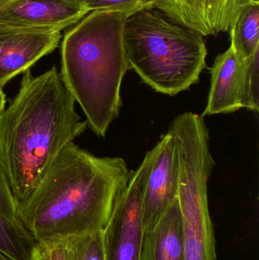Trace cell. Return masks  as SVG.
<instances>
[{"mask_svg":"<svg viewBox=\"0 0 259 260\" xmlns=\"http://www.w3.org/2000/svg\"><path fill=\"white\" fill-rule=\"evenodd\" d=\"M61 37L60 30L0 24V89L57 48Z\"/></svg>","mask_w":259,"mask_h":260,"instance_id":"cell-9","label":"cell"},{"mask_svg":"<svg viewBox=\"0 0 259 260\" xmlns=\"http://www.w3.org/2000/svg\"><path fill=\"white\" fill-rule=\"evenodd\" d=\"M88 13L85 3L77 0H15L0 5V24L61 31Z\"/></svg>","mask_w":259,"mask_h":260,"instance_id":"cell-10","label":"cell"},{"mask_svg":"<svg viewBox=\"0 0 259 260\" xmlns=\"http://www.w3.org/2000/svg\"><path fill=\"white\" fill-rule=\"evenodd\" d=\"M77 1L82 2V3H84V2L85 1V0H77Z\"/></svg>","mask_w":259,"mask_h":260,"instance_id":"cell-24","label":"cell"},{"mask_svg":"<svg viewBox=\"0 0 259 260\" xmlns=\"http://www.w3.org/2000/svg\"><path fill=\"white\" fill-rule=\"evenodd\" d=\"M6 96L3 90L0 89V113L3 112L6 108Z\"/></svg>","mask_w":259,"mask_h":260,"instance_id":"cell-21","label":"cell"},{"mask_svg":"<svg viewBox=\"0 0 259 260\" xmlns=\"http://www.w3.org/2000/svg\"><path fill=\"white\" fill-rule=\"evenodd\" d=\"M243 64L232 47L215 58L211 70V86L204 116L230 114L239 111Z\"/></svg>","mask_w":259,"mask_h":260,"instance_id":"cell-11","label":"cell"},{"mask_svg":"<svg viewBox=\"0 0 259 260\" xmlns=\"http://www.w3.org/2000/svg\"><path fill=\"white\" fill-rule=\"evenodd\" d=\"M183 254V226L177 199L158 224L144 232L139 260H184Z\"/></svg>","mask_w":259,"mask_h":260,"instance_id":"cell-12","label":"cell"},{"mask_svg":"<svg viewBox=\"0 0 259 260\" xmlns=\"http://www.w3.org/2000/svg\"><path fill=\"white\" fill-rule=\"evenodd\" d=\"M126 10H94L65 34L60 74L88 126L105 137L120 115L121 85L129 70L124 44Z\"/></svg>","mask_w":259,"mask_h":260,"instance_id":"cell-3","label":"cell"},{"mask_svg":"<svg viewBox=\"0 0 259 260\" xmlns=\"http://www.w3.org/2000/svg\"><path fill=\"white\" fill-rule=\"evenodd\" d=\"M23 74L18 93L0 113V161L16 206L88 126L55 66L40 76Z\"/></svg>","mask_w":259,"mask_h":260,"instance_id":"cell-2","label":"cell"},{"mask_svg":"<svg viewBox=\"0 0 259 260\" xmlns=\"http://www.w3.org/2000/svg\"><path fill=\"white\" fill-rule=\"evenodd\" d=\"M255 0H150L154 9L173 22L211 36L230 32L243 10Z\"/></svg>","mask_w":259,"mask_h":260,"instance_id":"cell-8","label":"cell"},{"mask_svg":"<svg viewBox=\"0 0 259 260\" xmlns=\"http://www.w3.org/2000/svg\"><path fill=\"white\" fill-rule=\"evenodd\" d=\"M15 0H0V5L6 4V3H12Z\"/></svg>","mask_w":259,"mask_h":260,"instance_id":"cell-22","label":"cell"},{"mask_svg":"<svg viewBox=\"0 0 259 260\" xmlns=\"http://www.w3.org/2000/svg\"><path fill=\"white\" fill-rule=\"evenodd\" d=\"M36 244L18 220L0 212V253L10 260H32Z\"/></svg>","mask_w":259,"mask_h":260,"instance_id":"cell-14","label":"cell"},{"mask_svg":"<svg viewBox=\"0 0 259 260\" xmlns=\"http://www.w3.org/2000/svg\"><path fill=\"white\" fill-rule=\"evenodd\" d=\"M124 44L129 70L157 92L174 96L199 82L208 55L203 36L142 9L126 19Z\"/></svg>","mask_w":259,"mask_h":260,"instance_id":"cell-4","label":"cell"},{"mask_svg":"<svg viewBox=\"0 0 259 260\" xmlns=\"http://www.w3.org/2000/svg\"><path fill=\"white\" fill-rule=\"evenodd\" d=\"M66 260H105L103 231L65 240Z\"/></svg>","mask_w":259,"mask_h":260,"instance_id":"cell-15","label":"cell"},{"mask_svg":"<svg viewBox=\"0 0 259 260\" xmlns=\"http://www.w3.org/2000/svg\"><path fill=\"white\" fill-rule=\"evenodd\" d=\"M130 174L122 157H97L71 142L17 206L16 218L44 246L103 231Z\"/></svg>","mask_w":259,"mask_h":260,"instance_id":"cell-1","label":"cell"},{"mask_svg":"<svg viewBox=\"0 0 259 260\" xmlns=\"http://www.w3.org/2000/svg\"><path fill=\"white\" fill-rule=\"evenodd\" d=\"M84 3L89 12L106 9L135 12L140 9L153 8L150 0H85Z\"/></svg>","mask_w":259,"mask_h":260,"instance_id":"cell-17","label":"cell"},{"mask_svg":"<svg viewBox=\"0 0 259 260\" xmlns=\"http://www.w3.org/2000/svg\"><path fill=\"white\" fill-rule=\"evenodd\" d=\"M155 160L146 180L141 215L144 232L153 229L178 199L179 155L171 132L161 136L155 147Z\"/></svg>","mask_w":259,"mask_h":260,"instance_id":"cell-7","label":"cell"},{"mask_svg":"<svg viewBox=\"0 0 259 260\" xmlns=\"http://www.w3.org/2000/svg\"><path fill=\"white\" fill-rule=\"evenodd\" d=\"M0 260H10L9 258L6 257V256L3 254V253H0Z\"/></svg>","mask_w":259,"mask_h":260,"instance_id":"cell-23","label":"cell"},{"mask_svg":"<svg viewBox=\"0 0 259 260\" xmlns=\"http://www.w3.org/2000/svg\"><path fill=\"white\" fill-rule=\"evenodd\" d=\"M230 33L231 46L240 62L259 53L258 0H255L242 12Z\"/></svg>","mask_w":259,"mask_h":260,"instance_id":"cell-13","label":"cell"},{"mask_svg":"<svg viewBox=\"0 0 259 260\" xmlns=\"http://www.w3.org/2000/svg\"><path fill=\"white\" fill-rule=\"evenodd\" d=\"M32 260H50V255H49L47 247L42 244H36Z\"/></svg>","mask_w":259,"mask_h":260,"instance_id":"cell-20","label":"cell"},{"mask_svg":"<svg viewBox=\"0 0 259 260\" xmlns=\"http://www.w3.org/2000/svg\"><path fill=\"white\" fill-rule=\"evenodd\" d=\"M155 150L146 153L138 169L131 171L127 187L103 231L105 260H139L144 230L141 203Z\"/></svg>","mask_w":259,"mask_h":260,"instance_id":"cell-6","label":"cell"},{"mask_svg":"<svg viewBox=\"0 0 259 260\" xmlns=\"http://www.w3.org/2000/svg\"><path fill=\"white\" fill-rule=\"evenodd\" d=\"M46 247L48 248L50 260H66L65 241H58Z\"/></svg>","mask_w":259,"mask_h":260,"instance_id":"cell-19","label":"cell"},{"mask_svg":"<svg viewBox=\"0 0 259 260\" xmlns=\"http://www.w3.org/2000/svg\"><path fill=\"white\" fill-rule=\"evenodd\" d=\"M240 101L242 108L258 112L259 109V53L242 62Z\"/></svg>","mask_w":259,"mask_h":260,"instance_id":"cell-16","label":"cell"},{"mask_svg":"<svg viewBox=\"0 0 259 260\" xmlns=\"http://www.w3.org/2000/svg\"><path fill=\"white\" fill-rule=\"evenodd\" d=\"M209 136L208 131L198 128L181 130L176 135L184 260H217L208 200V182L215 165Z\"/></svg>","mask_w":259,"mask_h":260,"instance_id":"cell-5","label":"cell"},{"mask_svg":"<svg viewBox=\"0 0 259 260\" xmlns=\"http://www.w3.org/2000/svg\"><path fill=\"white\" fill-rule=\"evenodd\" d=\"M0 212L5 216L16 220L17 206L12 188L0 161ZM18 220V219H17Z\"/></svg>","mask_w":259,"mask_h":260,"instance_id":"cell-18","label":"cell"}]
</instances>
